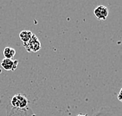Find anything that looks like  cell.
<instances>
[{
    "label": "cell",
    "mask_w": 122,
    "mask_h": 116,
    "mask_svg": "<svg viewBox=\"0 0 122 116\" xmlns=\"http://www.w3.org/2000/svg\"><path fill=\"white\" fill-rule=\"evenodd\" d=\"M92 116H122V108L117 107H102L94 112Z\"/></svg>",
    "instance_id": "1"
},
{
    "label": "cell",
    "mask_w": 122,
    "mask_h": 116,
    "mask_svg": "<svg viewBox=\"0 0 122 116\" xmlns=\"http://www.w3.org/2000/svg\"><path fill=\"white\" fill-rule=\"evenodd\" d=\"M24 46L27 52L35 53V52H38L41 49V42L38 40V37L35 35L33 34L31 38H30L28 42L24 43Z\"/></svg>",
    "instance_id": "2"
},
{
    "label": "cell",
    "mask_w": 122,
    "mask_h": 116,
    "mask_svg": "<svg viewBox=\"0 0 122 116\" xmlns=\"http://www.w3.org/2000/svg\"><path fill=\"white\" fill-rule=\"evenodd\" d=\"M28 104L27 97L23 94H16L11 99V104L17 108H25Z\"/></svg>",
    "instance_id": "3"
},
{
    "label": "cell",
    "mask_w": 122,
    "mask_h": 116,
    "mask_svg": "<svg viewBox=\"0 0 122 116\" xmlns=\"http://www.w3.org/2000/svg\"><path fill=\"white\" fill-rule=\"evenodd\" d=\"M18 60L4 58L1 62L2 68L5 71H14L17 68Z\"/></svg>",
    "instance_id": "4"
},
{
    "label": "cell",
    "mask_w": 122,
    "mask_h": 116,
    "mask_svg": "<svg viewBox=\"0 0 122 116\" xmlns=\"http://www.w3.org/2000/svg\"><path fill=\"white\" fill-rule=\"evenodd\" d=\"M109 14L108 8L104 5H99L94 10V15L100 21H105Z\"/></svg>",
    "instance_id": "5"
},
{
    "label": "cell",
    "mask_w": 122,
    "mask_h": 116,
    "mask_svg": "<svg viewBox=\"0 0 122 116\" xmlns=\"http://www.w3.org/2000/svg\"><path fill=\"white\" fill-rule=\"evenodd\" d=\"M32 35H33V33L31 32L26 31L25 30V31H22L20 33V35H19V36H20V38L21 39L22 42L24 43H26L31 38Z\"/></svg>",
    "instance_id": "6"
},
{
    "label": "cell",
    "mask_w": 122,
    "mask_h": 116,
    "mask_svg": "<svg viewBox=\"0 0 122 116\" xmlns=\"http://www.w3.org/2000/svg\"><path fill=\"white\" fill-rule=\"evenodd\" d=\"M16 54V50L11 47H5L3 50V55L6 59H13Z\"/></svg>",
    "instance_id": "7"
},
{
    "label": "cell",
    "mask_w": 122,
    "mask_h": 116,
    "mask_svg": "<svg viewBox=\"0 0 122 116\" xmlns=\"http://www.w3.org/2000/svg\"><path fill=\"white\" fill-rule=\"evenodd\" d=\"M118 99H119V100H120L121 101H122V88L121 89L120 93H119V94H118Z\"/></svg>",
    "instance_id": "8"
},
{
    "label": "cell",
    "mask_w": 122,
    "mask_h": 116,
    "mask_svg": "<svg viewBox=\"0 0 122 116\" xmlns=\"http://www.w3.org/2000/svg\"><path fill=\"white\" fill-rule=\"evenodd\" d=\"M77 116H88L87 115H83V114H80V115H77Z\"/></svg>",
    "instance_id": "9"
}]
</instances>
